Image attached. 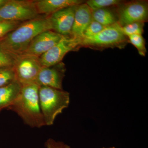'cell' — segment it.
I'll return each mask as SVG.
<instances>
[{
	"label": "cell",
	"instance_id": "1",
	"mask_svg": "<svg viewBox=\"0 0 148 148\" xmlns=\"http://www.w3.org/2000/svg\"><path fill=\"white\" fill-rule=\"evenodd\" d=\"M47 30H52L48 16L22 22L0 39V49L15 55L22 54L35 37Z\"/></svg>",
	"mask_w": 148,
	"mask_h": 148
},
{
	"label": "cell",
	"instance_id": "2",
	"mask_svg": "<svg viewBox=\"0 0 148 148\" xmlns=\"http://www.w3.org/2000/svg\"><path fill=\"white\" fill-rule=\"evenodd\" d=\"M36 83L22 85L19 96L9 109L14 111L31 127L40 128L45 125L40 107L39 89Z\"/></svg>",
	"mask_w": 148,
	"mask_h": 148
},
{
	"label": "cell",
	"instance_id": "3",
	"mask_svg": "<svg viewBox=\"0 0 148 148\" xmlns=\"http://www.w3.org/2000/svg\"><path fill=\"white\" fill-rule=\"evenodd\" d=\"M39 97L45 125L49 126L53 124L56 116L70 104L69 92L48 86H40Z\"/></svg>",
	"mask_w": 148,
	"mask_h": 148
},
{
	"label": "cell",
	"instance_id": "4",
	"mask_svg": "<svg viewBox=\"0 0 148 148\" xmlns=\"http://www.w3.org/2000/svg\"><path fill=\"white\" fill-rule=\"evenodd\" d=\"M128 42V38L123 33L121 27L116 23L105 27L101 32L92 36L81 40V47L101 49L108 48H123Z\"/></svg>",
	"mask_w": 148,
	"mask_h": 148
},
{
	"label": "cell",
	"instance_id": "5",
	"mask_svg": "<svg viewBox=\"0 0 148 148\" xmlns=\"http://www.w3.org/2000/svg\"><path fill=\"white\" fill-rule=\"evenodd\" d=\"M35 1L8 0L0 8V21L25 22L38 17Z\"/></svg>",
	"mask_w": 148,
	"mask_h": 148
},
{
	"label": "cell",
	"instance_id": "6",
	"mask_svg": "<svg viewBox=\"0 0 148 148\" xmlns=\"http://www.w3.org/2000/svg\"><path fill=\"white\" fill-rule=\"evenodd\" d=\"M16 80L21 85L36 83L42 66L37 56L21 54L17 55L13 65Z\"/></svg>",
	"mask_w": 148,
	"mask_h": 148
},
{
	"label": "cell",
	"instance_id": "7",
	"mask_svg": "<svg viewBox=\"0 0 148 148\" xmlns=\"http://www.w3.org/2000/svg\"><path fill=\"white\" fill-rule=\"evenodd\" d=\"M117 23L122 27L135 22L148 21V5L147 1H135L123 3L118 6Z\"/></svg>",
	"mask_w": 148,
	"mask_h": 148
},
{
	"label": "cell",
	"instance_id": "8",
	"mask_svg": "<svg viewBox=\"0 0 148 148\" xmlns=\"http://www.w3.org/2000/svg\"><path fill=\"white\" fill-rule=\"evenodd\" d=\"M80 42V40L71 36H65L58 43L39 57L42 66L51 67L61 63L67 53L77 51L81 48Z\"/></svg>",
	"mask_w": 148,
	"mask_h": 148
},
{
	"label": "cell",
	"instance_id": "9",
	"mask_svg": "<svg viewBox=\"0 0 148 148\" xmlns=\"http://www.w3.org/2000/svg\"><path fill=\"white\" fill-rule=\"evenodd\" d=\"M65 36L47 30L35 37L22 54L34 56L39 57L58 43Z\"/></svg>",
	"mask_w": 148,
	"mask_h": 148
},
{
	"label": "cell",
	"instance_id": "10",
	"mask_svg": "<svg viewBox=\"0 0 148 148\" xmlns=\"http://www.w3.org/2000/svg\"><path fill=\"white\" fill-rule=\"evenodd\" d=\"M77 7H69L48 16L52 31L62 36H71Z\"/></svg>",
	"mask_w": 148,
	"mask_h": 148
},
{
	"label": "cell",
	"instance_id": "11",
	"mask_svg": "<svg viewBox=\"0 0 148 148\" xmlns=\"http://www.w3.org/2000/svg\"><path fill=\"white\" fill-rule=\"evenodd\" d=\"M66 70L65 64L62 62L51 67H42L36 83L39 86H48L63 90L62 82Z\"/></svg>",
	"mask_w": 148,
	"mask_h": 148
},
{
	"label": "cell",
	"instance_id": "12",
	"mask_svg": "<svg viewBox=\"0 0 148 148\" xmlns=\"http://www.w3.org/2000/svg\"><path fill=\"white\" fill-rule=\"evenodd\" d=\"M92 20V10L85 3L77 6L71 36L82 39L85 30Z\"/></svg>",
	"mask_w": 148,
	"mask_h": 148
},
{
	"label": "cell",
	"instance_id": "13",
	"mask_svg": "<svg viewBox=\"0 0 148 148\" xmlns=\"http://www.w3.org/2000/svg\"><path fill=\"white\" fill-rule=\"evenodd\" d=\"M81 0H39L35 1L38 14L49 15L63 9L77 6L84 3Z\"/></svg>",
	"mask_w": 148,
	"mask_h": 148
},
{
	"label": "cell",
	"instance_id": "14",
	"mask_svg": "<svg viewBox=\"0 0 148 148\" xmlns=\"http://www.w3.org/2000/svg\"><path fill=\"white\" fill-rule=\"evenodd\" d=\"M22 87V85L17 80L10 84L0 87V112L8 109L17 99Z\"/></svg>",
	"mask_w": 148,
	"mask_h": 148
},
{
	"label": "cell",
	"instance_id": "15",
	"mask_svg": "<svg viewBox=\"0 0 148 148\" xmlns=\"http://www.w3.org/2000/svg\"><path fill=\"white\" fill-rule=\"evenodd\" d=\"M93 20L105 27H108L117 23L116 13L108 8L92 10Z\"/></svg>",
	"mask_w": 148,
	"mask_h": 148
},
{
	"label": "cell",
	"instance_id": "16",
	"mask_svg": "<svg viewBox=\"0 0 148 148\" xmlns=\"http://www.w3.org/2000/svg\"><path fill=\"white\" fill-rule=\"evenodd\" d=\"M16 80L13 66L0 68V87L5 86Z\"/></svg>",
	"mask_w": 148,
	"mask_h": 148
},
{
	"label": "cell",
	"instance_id": "17",
	"mask_svg": "<svg viewBox=\"0 0 148 148\" xmlns=\"http://www.w3.org/2000/svg\"><path fill=\"white\" fill-rule=\"evenodd\" d=\"M123 3L122 1L120 0H88L85 2L92 10L118 6Z\"/></svg>",
	"mask_w": 148,
	"mask_h": 148
},
{
	"label": "cell",
	"instance_id": "18",
	"mask_svg": "<svg viewBox=\"0 0 148 148\" xmlns=\"http://www.w3.org/2000/svg\"><path fill=\"white\" fill-rule=\"evenodd\" d=\"M145 22H135L121 27L123 33L127 37L132 35H143Z\"/></svg>",
	"mask_w": 148,
	"mask_h": 148
},
{
	"label": "cell",
	"instance_id": "19",
	"mask_svg": "<svg viewBox=\"0 0 148 148\" xmlns=\"http://www.w3.org/2000/svg\"><path fill=\"white\" fill-rule=\"evenodd\" d=\"M128 41L137 49L140 55L145 56L147 49L145 46V40L142 35H132L127 37Z\"/></svg>",
	"mask_w": 148,
	"mask_h": 148
},
{
	"label": "cell",
	"instance_id": "20",
	"mask_svg": "<svg viewBox=\"0 0 148 148\" xmlns=\"http://www.w3.org/2000/svg\"><path fill=\"white\" fill-rule=\"evenodd\" d=\"M17 56L0 49V68L13 66Z\"/></svg>",
	"mask_w": 148,
	"mask_h": 148
},
{
	"label": "cell",
	"instance_id": "21",
	"mask_svg": "<svg viewBox=\"0 0 148 148\" xmlns=\"http://www.w3.org/2000/svg\"><path fill=\"white\" fill-rule=\"evenodd\" d=\"M105 27L100 23L92 19L85 30L83 38H88L97 34L102 31Z\"/></svg>",
	"mask_w": 148,
	"mask_h": 148
},
{
	"label": "cell",
	"instance_id": "22",
	"mask_svg": "<svg viewBox=\"0 0 148 148\" xmlns=\"http://www.w3.org/2000/svg\"><path fill=\"white\" fill-rule=\"evenodd\" d=\"M21 24L19 22L0 21V39Z\"/></svg>",
	"mask_w": 148,
	"mask_h": 148
},
{
	"label": "cell",
	"instance_id": "23",
	"mask_svg": "<svg viewBox=\"0 0 148 148\" xmlns=\"http://www.w3.org/2000/svg\"><path fill=\"white\" fill-rule=\"evenodd\" d=\"M45 146L47 148H71L64 142L56 141L51 138L46 141Z\"/></svg>",
	"mask_w": 148,
	"mask_h": 148
},
{
	"label": "cell",
	"instance_id": "24",
	"mask_svg": "<svg viewBox=\"0 0 148 148\" xmlns=\"http://www.w3.org/2000/svg\"><path fill=\"white\" fill-rule=\"evenodd\" d=\"M8 0H0V8H2L8 2Z\"/></svg>",
	"mask_w": 148,
	"mask_h": 148
},
{
	"label": "cell",
	"instance_id": "25",
	"mask_svg": "<svg viewBox=\"0 0 148 148\" xmlns=\"http://www.w3.org/2000/svg\"><path fill=\"white\" fill-rule=\"evenodd\" d=\"M109 148H116L115 147H109Z\"/></svg>",
	"mask_w": 148,
	"mask_h": 148
},
{
	"label": "cell",
	"instance_id": "26",
	"mask_svg": "<svg viewBox=\"0 0 148 148\" xmlns=\"http://www.w3.org/2000/svg\"><path fill=\"white\" fill-rule=\"evenodd\" d=\"M103 148H105V147H103Z\"/></svg>",
	"mask_w": 148,
	"mask_h": 148
}]
</instances>
